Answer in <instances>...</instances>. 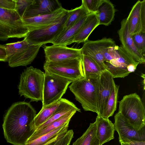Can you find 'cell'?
<instances>
[{"mask_svg":"<svg viewBox=\"0 0 145 145\" xmlns=\"http://www.w3.org/2000/svg\"><path fill=\"white\" fill-rule=\"evenodd\" d=\"M36 111L29 103L13 104L5 113L2 125L4 137L14 145H25L35 130L34 120Z\"/></svg>","mask_w":145,"mask_h":145,"instance_id":"6da1fadb","label":"cell"},{"mask_svg":"<svg viewBox=\"0 0 145 145\" xmlns=\"http://www.w3.org/2000/svg\"><path fill=\"white\" fill-rule=\"evenodd\" d=\"M99 75L84 78L72 82L69 88L85 111L97 113Z\"/></svg>","mask_w":145,"mask_h":145,"instance_id":"7a4b0ae2","label":"cell"},{"mask_svg":"<svg viewBox=\"0 0 145 145\" xmlns=\"http://www.w3.org/2000/svg\"><path fill=\"white\" fill-rule=\"evenodd\" d=\"M44 73L32 66L27 67L20 74L18 88L21 96L32 101L43 100Z\"/></svg>","mask_w":145,"mask_h":145,"instance_id":"3957f363","label":"cell"},{"mask_svg":"<svg viewBox=\"0 0 145 145\" xmlns=\"http://www.w3.org/2000/svg\"><path fill=\"white\" fill-rule=\"evenodd\" d=\"M120 112L137 131L145 127V109L140 96L136 93L124 96L119 102Z\"/></svg>","mask_w":145,"mask_h":145,"instance_id":"277c9868","label":"cell"},{"mask_svg":"<svg viewBox=\"0 0 145 145\" xmlns=\"http://www.w3.org/2000/svg\"><path fill=\"white\" fill-rule=\"evenodd\" d=\"M4 45L7 53V62L11 67L26 66L30 64L42 46L30 45L24 39Z\"/></svg>","mask_w":145,"mask_h":145,"instance_id":"5b68a950","label":"cell"},{"mask_svg":"<svg viewBox=\"0 0 145 145\" xmlns=\"http://www.w3.org/2000/svg\"><path fill=\"white\" fill-rule=\"evenodd\" d=\"M72 82L68 79L45 71L42 106L60 100L69 85Z\"/></svg>","mask_w":145,"mask_h":145,"instance_id":"8992f818","label":"cell"},{"mask_svg":"<svg viewBox=\"0 0 145 145\" xmlns=\"http://www.w3.org/2000/svg\"><path fill=\"white\" fill-rule=\"evenodd\" d=\"M45 71L69 79L72 82L84 78L81 58L45 62Z\"/></svg>","mask_w":145,"mask_h":145,"instance_id":"52a82bcc","label":"cell"},{"mask_svg":"<svg viewBox=\"0 0 145 145\" xmlns=\"http://www.w3.org/2000/svg\"><path fill=\"white\" fill-rule=\"evenodd\" d=\"M0 31L9 38L24 37L29 30L15 10L0 8Z\"/></svg>","mask_w":145,"mask_h":145,"instance_id":"ba28073f","label":"cell"},{"mask_svg":"<svg viewBox=\"0 0 145 145\" xmlns=\"http://www.w3.org/2000/svg\"><path fill=\"white\" fill-rule=\"evenodd\" d=\"M69 11L61 19L55 23L43 28L29 31L24 39L31 45L45 44L51 42L62 33L69 15Z\"/></svg>","mask_w":145,"mask_h":145,"instance_id":"9c48e42d","label":"cell"},{"mask_svg":"<svg viewBox=\"0 0 145 145\" xmlns=\"http://www.w3.org/2000/svg\"><path fill=\"white\" fill-rule=\"evenodd\" d=\"M116 45L111 38H104L101 39L88 40L81 48L82 55L89 57L93 59L103 71L106 70L103 54L108 48Z\"/></svg>","mask_w":145,"mask_h":145,"instance_id":"30bf717a","label":"cell"},{"mask_svg":"<svg viewBox=\"0 0 145 145\" xmlns=\"http://www.w3.org/2000/svg\"><path fill=\"white\" fill-rule=\"evenodd\" d=\"M114 118L115 130L118 134L120 143L145 141V127L139 131L136 130L119 112L115 114Z\"/></svg>","mask_w":145,"mask_h":145,"instance_id":"8fae6325","label":"cell"},{"mask_svg":"<svg viewBox=\"0 0 145 145\" xmlns=\"http://www.w3.org/2000/svg\"><path fill=\"white\" fill-rule=\"evenodd\" d=\"M119 56L109 61L105 62L106 70L112 75L113 78H124L130 74L128 71L129 66L132 64L138 65L127 52L122 46L117 45Z\"/></svg>","mask_w":145,"mask_h":145,"instance_id":"7c38bea8","label":"cell"},{"mask_svg":"<svg viewBox=\"0 0 145 145\" xmlns=\"http://www.w3.org/2000/svg\"><path fill=\"white\" fill-rule=\"evenodd\" d=\"M45 62H49L81 58V49L69 48L66 46L53 45L43 46Z\"/></svg>","mask_w":145,"mask_h":145,"instance_id":"4fadbf2b","label":"cell"},{"mask_svg":"<svg viewBox=\"0 0 145 145\" xmlns=\"http://www.w3.org/2000/svg\"><path fill=\"white\" fill-rule=\"evenodd\" d=\"M114 78L106 70L103 71L99 75L97 113L98 116H101L113 89L115 83Z\"/></svg>","mask_w":145,"mask_h":145,"instance_id":"5bb4252c","label":"cell"},{"mask_svg":"<svg viewBox=\"0 0 145 145\" xmlns=\"http://www.w3.org/2000/svg\"><path fill=\"white\" fill-rule=\"evenodd\" d=\"M127 18L131 35L145 33V0H138L133 5Z\"/></svg>","mask_w":145,"mask_h":145,"instance_id":"9a60e30c","label":"cell"},{"mask_svg":"<svg viewBox=\"0 0 145 145\" xmlns=\"http://www.w3.org/2000/svg\"><path fill=\"white\" fill-rule=\"evenodd\" d=\"M118 33L123 49L139 64H144L145 57L137 50L135 45L129 32L126 18L121 21L120 28Z\"/></svg>","mask_w":145,"mask_h":145,"instance_id":"2e32d148","label":"cell"},{"mask_svg":"<svg viewBox=\"0 0 145 145\" xmlns=\"http://www.w3.org/2000/svg\"><path fill=\"white\" fill-rule=\"evenodd\" d=\"M69 10L62 7L51 13L22 19L29 31L50 25L61 19Z\"/></svg>","mask_w":145,"mask_h":145,"instance_id":"e0dca14e","label":"cell"},{"mask_svg":"<svg viewBox=\"0 0 145 145\" xmlns=\"http://www.w3.org/2000/svg\"><path fill=\"white\" fill-rule=\"evenodd\" d=\"M62 7L57 0H33L25 9L22 19L52 13Z\"/></svg>","mask_w":145,"mask_h":145,"instance_id":"ac0fdd59","label":"cell"},{"mask_svg":"<svg viewBox=\"0 0 145 145\" xmlns=\"http://www.w3.org/2000/svg\"><path fill=\"white\" fill-rule=\"evenodd\" d=\"M95 122L96 135L99 145H102L114 138V124L109 118L97 116Z\"/></svg>","mask_w":145,"mask_h":145,"instance_id":"d6986e66","label":"cell"},{"mask_svg":"<svg viewBox=\"0 0 145 145\" xmlns=\"http://www.w3.org/2000/svg\"><path fill=\"white\" fill-rule=\"evenodd\" d=\"M99 25L97 14L94 13L89 14L79 31L73 40V43L85 42L88 40L91 33Z\"/></svg>","mask_w":145,"mask_h":145,"instance_id":"ffe728a7","label":"cell"},{"mask_svg":"<svg viewBox=\"0 0 145 145\" xmlns=\"http://www.w3.org/2000/svg\"><path fill=\"white\" fill-rule=\"evenodd\" d=\"M69 122L37 138L27 140L25 145H46L56 140L67 132Z\"/></svg>","mask_w":145,"mask_h":145,"instance_id":"44dd1931","label":"cell"},{"mask_svg":"<svg viewBox=\"0 0 145 145\" xmlns=\"http://www.w3.org/2000/svg\"><path fill=\"white\" fill-rule=\"evenodd\" d=\"M88 15L61 33L51 43L53 45L66 46L73 43V40L75 37L85 21Z\"/></svg>","mask_w":145,"mask_h":145,"instance_id":"7402d4cb","label":"cell"},{"mask_svg":"<svg viewBox=\"0 0 145 145\" xmlns=\"http://www.w3.org/2000/svg\"><path fill=\"white\" fill-rule=\"evenodd\" d=\"M115 9L113 4L109 0H103L96 13L99 22V25L107 26L114 20Z\"/></svg>","mask_w":145,"mask_h":145,"instance_id":"603a6c76","label":"cell"},{"mask_svg":"<svg viewBox=\"0 0 145 145\" xmlns=\"http://www.w3.org/2000/svg\"><path fill=\"white\" fill-rule=\"evenodd\" d=\"M76 112V110H74L52 122L44 128L35 131L27 140H30L37 138L56 129L67 122L70 121L72 117Z\"/></svg>","mask_w":145,"mask_h":145,"instance_id":"cb8c5ba5","label":"cell"},{"mask_svg":"<svg viewBox=\"0 0 145 145\" xmlns=\"http://www.w3.org/2000/svg\"><path fill=\"white\" fill-rule=\"evenodd\" d=\"M63 99L62 98L60 100L55 103L45 106H42L34 119V124L35 130L55 113L63 102Z\"/></svg>","mask_w":145,"mask_h":145,"instance_id":"d4e9b609","label":"cell"},{"mask_svg":"<svg viewBox=\"0 0 145 145\" xmlns=\"http://www.w3.org/2000/svg\"><path fill=\"white\" fill-rule=\"evenodd\" d=\"M96 131V123L95 121L90 123L87 130L73 143L72 145H99Z\"/></svg>","mask_w":145,"mask_h":145,"instance_id":"484cf974","label":"cell"},{"mask_svg":"<svg viewBox=\"0 0 145 145\" xmlns=\"http://www.w3.org/2000/svg\"><path fill=\"white\" fill-rule=\"evenodd\" d=\"M89 14L82 3L80 6L69 10V15L64 24L62 33Z\"/></svg>","mask_w":145,"mask_h":145,"instance_id":"4316f807","label":"cell"},{"mask_svg":"<svg viewBox=\"0 0 145 145\" xmlns=\"http://www.w3.org/2000/svg\"><path fill=\"white\" fill-rule=\"evenodd\" d=\"M81 60L85 78L99 75L104 71L93 59L88 56L82 55Z\"/></svg>","mask_w":145,"mask_h":145,"instance_id":"83f0119b","label":"cell"},{"mask_svg":"<svg viewBox=\"0 0 145 145\" xmlns=\"http://www.w3.org/2000/svg\"><path fill=\"white\" fill-rule=\"evenodd\" d=\"M119 88V86L114 84L113 89L100 117L108 118L114 114L117 108Z\"/></svg>","mask_w":145,"mask_h":145,"instance_id":"f1b7e54d","label":"cell"},{"mask_svg":"<svg viewBox=\"0 0 145 145\" xmlns=\"http://www.w3.org/2000/svg\"><path fill=\"white\" fill-rule=\"evenodd\" d=\"M132 37L137 48L145 57V33H139L132 35Z\"/></svg>","mask_w":145,"mask_h":145,"instance_id":"f546056e","label":"cell"},{"mask_svg":"<svg viewBox=\"0 0 145 145\" xmlns=\"http://www.w3.org/2000/svg\"><path fill=\"white\" fill-rule=\"evenodd\" d=\"M73 135L72 130H68L63 135L46 145H70Z\"/></svg>","mask_w":145,"mask_h":145,"instance_id":"4dcf8cb0","label":"cell"},{"mask_svg":"<svg viewBox=\"0 0 145 145\" xmlns=\"http://www.w3.org/2000/svg\"><path fill=\"white\" fill-rule=\"evenodd\" d=\"M103 0H82V3L89 13H96Z\"/></svg>","mask_w":145,"mask_h":145,"instance_id":"1f68e13d","label":"cell"},{"mask_svg":"<svg viewBox=\"0 0 145 145\" xmlns=\"http://www.w3.org/2000/svg\"><path fill=\"white\" fill-rule=\"evenodd\" d=\"M33 0H16L15 10L22 19V16L26 8L33 3Z\"/></svg>","mask_w":145,"mask_h":145,"instance_id":"d6a6232c","label":"cell"},{"mask_svg":"<svg viewBox=\"0 0 145 145\" xmlns=\"http://www.w3.org/2000/svg\"><path fill=\"white\" fill-rule=\"evenodd\" d=\"M119 56L117 49V45L110 47L107 48L103 54L105 62L109 61L116 58Z\"/></svg>","mask_w":145,"mask_h":145,"instance_id":"836d02e7","label":"cell"},{"mask_svg":"<svg viewBox=\"0 0 145 145\" xmlns=\"http://www.w3.org/2000/svg\"><path fill=\"white\" fill-rule=\"evenodd\" d=\"M16 6V0H0V8L14 10Z\"/></svg>","mask_w":145,"mask_h":145,"instance_id":"e575fe53","label":"cell"},{"mask_svg":"<svg viewBox=\"0 0 145 145\" xmlns=\"http://www.w3.org/2000/svg\"><path fill=\"white\" fill-rule=\"evenodd\" d=\"M7 54L4 45L0 44V61L7 62Z\"/></svg>","mask_w":145,"mask_h":145,"instance_id":"d590c367","label":"cell"},{"mask_svg":"<svg viewBox=\"0 0 145 145\" xmlns=\"http://www.w3.org/2000/svg\"><path fill=\"white\" fill-rule=\"evenodd\" d=\"M129 144L130 145H145V141H133Z\"/></svg>","mask_w":145,"mask_h":145,"instance_id":"8d00e7d4","label":"cell"},{"mask_svg":"<svg viewBox=\"0 0 145 145\" xmlns=\"http://www.w3.org/2000/svg\"><path fill=\"white\" fill-rule=\"evenodd\" d=\"M9 39L8 37L0 31V40L5 41Z\"/></svg>","mask_w":145,"mask_h":145,"instance_id":"74e56055","label":"cell"},{"mask_svg":"<svg viewBox=\"0 0 145 145\" xmlns=\"http://www.w3.org/2000/svg\"><path fill=\"white\" fill-rule=\"evenodd\" d=\"M121 145H130L129 143L123 142H120Z\"/></svg>","mask_w":145,"mask_h":145,"instance_id":"f35d334b","label":"cell"}]
</instances>
